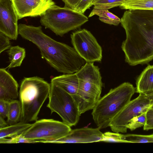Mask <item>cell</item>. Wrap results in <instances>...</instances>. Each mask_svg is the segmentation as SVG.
<instances>
[{
    "label": "cell",
    "instance_id": "obj_13",
    "mask_svg": "<svg viewBox=\"0 0 153 153\" xmlns=\"http://www.w3.org/2000/svg\"><path fill=\"white\" fill-rule=\"evenodd\" d=\"M98 128H83L72 130L65 136L50 141L51 143H87L102 141L103 134Z\"/></svg>",
    "mask_w": 153,
    "mask_h": 153
},
{
    "label": "cell",
    "instance_id": "obj_6",
    "mask_svg": "<svg viewBox=\"0 0 153 153\" xmlns=\"http://www.w3.org/2000/svg\"><path fill=\"white\" fill-rule=\"evenodd\" d=\"M88 21V18L83 13L56 4L46 11L41 16L40 21L46 28L61 36L79 28Z\"/></svg>",
    "mask_w": 153,
    "mask_h": 153
},
{
    "label": "cell",
    "instance_id": "obj_17",
    "mask_svg": "<svg viewBox=\"0 0 153 153\" xmlns=\"http://www.w3.org/2000/svg\"><path fill=\"white\" fill-rule=\"evenodd\" d=\"M9 64L6 68L8 69L20 66L26 56L25 49L18 45L11 46L7 51Z\"/></svg>",
    "mask_w": 153,
    "mask_h": 153
},
{
    "label": "cell",
    "instance_id": "obj_4",
    "mask_svg": "<svg viewBox=\"0 0 153 153\" xmlns=\"http://www.w3.org/2000/svg\"><path fill=\"white\" fill-rule=\"evenodd\" d=\"M51 85L37 76L25 77L19 90L22 113L19 122L36 121L43 103L49 94Z\"/></svg>",
    "mask_w": 153,
    "mask_h": 153
},
{
    "label": "cell",
    "instance_id": "obj_8",
    "mask_svg": "<svg viewBox=\"0 0 153 153\" xmlns=\"http://www.w3.org/2000/svg\"><path fill=\"white\" fill-rule=\"evenodd\" d=\"M71 130V127L63 122L42 119L35 121L22 135L27 139L36 140L37 143H48L65 136Z\"/></svg>",
    "mask_w": 153,
    "mask_h": 153
},
{
    "label": "cell",
    "instance_id": "obj_32",
    "mask_svg": "<svg viewBox=\"0 0 153 153\" xmlns=\"http://www.w3.org/2000/svg\"><path fill=\"white\" fill-rule=\"evenodd\" d=\"M151 101V104H153V92L147 95Z\"/></svg>",
    "mask_w": 153,
    "mask_h": 153
},
{
    "label": "cell",
    "instance_id": "obj_26",
    "mask_svg": "<svg viewBox=\"0 0 153 153\" xmlns=\"http://www.w3.org/2000/svg\"><path fill=\"white\" fill-rule=\"evenodd\" d=\"M143 128L145 130L153 129V104L146 111V122Z\"/></svg>",
    "mask_w": 153,
    "mask_h": 153
},
{
    "label": "cell",
    "instance_id": "obj_5",
    "mask_svg": "<svg viewBox=\"0 0 153 153\" xmlns=\"http://www.w3.org/2000/svg\"><path fill=\"white\" fill-rule=\"evenodd\" d=\"M98 66L86 62L76 73L78 79L77 91L73 96L80 115L94 108L100 98L103 83Z\"/></svg>",
    "mask_w": 153,
    "mask_h": 153
},
{
    "label": "cell",
    "instance_id": "obj_14",
    "mask_svg": "<svg viewBox=\"0 0 153 153\" xmlns=\"http://www.w3.org/2000/svg\"><path fill=\"white\" fill-rule=\"evenodd\" d=\"M19 84L5 68L0 69V99L10 101L18 97Z\"/></svg>",
    "mask_w": 153,
    "mask_h": 153
},
{
    "label": "cell",
    "instance_id": "obj_7",
    "mask_svg": "<svg viewBox=\"0 0 153 153\" xmlns=\"http://www.w3.org/2000/svg\"><path fill=\"white\" fill-rule=\"evenodd\" d=\"M51 85L47 107L51 114L57 113L62 122L70 127L76 125L81 115L73 96L55 84Z\"/></svg>",
    "mask_w": 153,
    "mask_h": 153
},
{
    "label": "cell",
    "instance_id": "obj_25",
    "mask_svg": "<svg viewBox=\"0 0 153 153\" xmlns=\"http://www.w3.org/2000/svg\"><path fill=\"white\" fill-rule=\"evenodd\" d=\"M37 143L36 140H32L25 138L22 134L10 139H0V143Z\"/></svg>",
    "mask_w": 153,
    "mask_h": 153
},
{
    "label": "cell",
    "instance_id": "obj_3",
    "mask_svg": "<svg viewBox=\"0 0 153 153\" xmlns=\"http://www.w3.org/2000/svg\"><path fill=\"white\" fill-rule=\"evenodd\" d=\"M136 88L125 82L111 89L101 98L93 109V119L100 129L109 126L113 118L130 102Z\"/></svg>",
    "mask_w": 153,
    "mask_h": 153
},
{
    "label": "cell",
    "instance_id": "obj_9",
    "mask_svg": "<svg viewBox=\"0 0 153 153\" xmlns=\"http://www.w3.org/2000/svg\"><path fill=\"white\" fill-rule=\"evenodd\" d=\"M71 37L74 48L86 62L101 61L102 48L90 31L79 30L73 33Z\"/></svg>",
    "mask_w": 153,
    "mask_h": 153
},
{
    "label": "cell",
    "instance_id": "obj_2",
    "mask_svg": "<svg viewBox=\"0 0 153 153\" xmlns=\"http://www.w3.org/2000/svg\"><path fill=\"white\" fill-rule=\"evenodd\" d=\"M18 33L23 39L35 44L42 57L59 72L76 73L86 62L74 48L53 39L43 32L41 26L20 24Z\"/></svg>",
    "mask_w": 153,
    "mask_h": 153
},
{
    "label": "cell",
    "instance_id": "obj_15",
    "mask_svg": "<svg viewBox=\"0 0 153 153\" xmlns=\"http://www.w3.org/2000/svg\"><path fill=\"white\" fill-rule=\"evenodd\" d=\"M52 83L59 87L73 96L77 91L79 82L76 73L64 74L52 78Z\"/></svg>",
    "mask_w": 153,
    "mask_h": 153
},
{
    "label": "cell",
    "instance_id": "obj_23",
    "mask_svg": "<svg viewBox=\"0 0 153 153\" xmlns=\"http://www.w3.org/2000/svg\"><path fill=\"white\" fill-rule=\"evenodd\" d=\"M125 0H93L94 8L103 10L119 6Z\"/></svg>",
    "mask_w": 153,
    "mask_h": 153
},
{
    "label": "cell",
    "instance_id": "obj_10",
    "mask_svg": "<svg viewBox=\"0 0 153 153\" xmlns=\"http://www.w3.org/2000/svg\"><path fill=\"white\" fill-rule=\"evenodd\" d=\"M151 105V101L147 95L139 94L113 118L109 126L115 132L126 133L129 121L134 117L146 112Z\"/></svg>",
    "mask_w": 153,
    "mask_h": 153
},
{
    "label": "cell",
    "instance_id": "obj_21",
    "mask_svg": "<svg viewBox=\"0 0 153 153\" xmlns=\"http://www.w3.org/2000/svg\"><path fill=\"white\" fill-rule=\"evenodd\" d=\"M97 15L102 22L115 26L120 23L121 19L108 10H100L94 8L88 16L89 17Z\"/></svg>",
    "mask_w": 153,
    "mask_h": 153
},
{
    "label": "cell",
    "instance_id": "obj_18",
    "mask_svg": "<svg viewBox=\"0 0 153 153\" xmlns=\"http://www.w3.org/2000/svg\"><path fill=\"white\" fill-rule=\"evenodd\" d=\"M29 123L19 122L0 128V139L11 138L21 134L26 131L32 125Z\"/></svg>",
    "mask_w": 153,
    "mask_h": 153
},
{
    "label": "cell",
    "instance_id": "obj_29",
    "mask_svg": "<svg viewBox=\"0 0 153 153\" xmlns=\"http://www.w3.org/2000/svg\"><path fill=\"white\" fill-rule=\"evenodd\" d=\"M10 101L0 99V117L5 119L7 118Z\"/></svg>",
    "mask_w": 153,
    "mask_h": 153
},
{
    "label": "cell",
    "instance_id": "obj_16",
    "mask_svg": "<svg viewBox=\"0 0 153 153\" xmlns=\"http://www.w3.org/2000/svg\"><path fill=\"white\" fill-rule=\"evenodd\" d=\"M136 92L148 94L153 92V65H149L137 78Z\"/></svg>",
    "mask_w": 153,
    "mask_h": 153
},
{
    "label": "cell",
    "instance_id": "obj_27",
    "mask_svg": "<svg viewBox=\"0 0 153 153\" xmlns=\"http://www.w3.org/2000/svg\"><path fill=\"white\" fill-rule=\"evenodd\" d=\"M93 0H80L74 7V10L82 13H84L85 11L92 5Z\"/></svg>",
    "mask_w": 153,
    "mask_h": 153
},
{
    "label": "cell",
    "instance_id": "obj_22",
    "mask_svg": "<svg viewBox=\"0 0 153 153\" xmlns=\"http://www.w3.org/2000/svg\"><path fill=\"white\" fill-rule=\"evenodd\" d=\"M123 143H147L153 142V134L149 135L136 134H122Z\"/></svg>",
    "mask_w": 153,
    "mask_h": 153
},
{
    "label": "cell",
    "instance_id": "obj_11",
    "mask_svg": "<svg viewBox=\"0 0 153 153\" xmlns=\"http://www.w3.org/2000/svg\"><path fill=\"white\" fill-rule=\"evenodd\" d=\"M17 13L12 0H0V32L10 39L19 34Z\"/></svg>",
    "mask_w": 153,
    "mask_h": 153
},
{
    "label": "cell",
    "instance_id": "obj_31",
    "mask_svg": "<svg viewBox=\"0 0 153 153\" xmlns=\"http://www.w3.org/2000/svg\"><path fill=\"white\" fill-rule=\"evenodd\" d=\"M4 119L0 117V128L5 127L9 126L7 122H6Z\"/></svg>",
    "mask_w": 153,
    "mask_h": 153
},
{
    "label": "cell",
    "instance_id": "obj_12",
    "mask_svg": "<svg viewBox=\"0 0 153 153\" xmlns=\"http://www.w3.org/2000/svg\"><path fill=\"white\" fill-rule=\"evenodd\" d=\"M18 19L26 17L41 16L55 4L53 0H12Z\"/></svg>",
    "mask_w": 153,
    "mask_h": 153
},
{
    "label": "cell",
    "instance_id": "obj_20",
    "mask_svg": "<svg viewBox=\"0 0 153 153\" xmlns=\"http://www.w3.org/2000/svg\"><path fill=\"white\" fill-rule=\"evenodd\" d=\"M21 113L22 106L20 101L16 100L10 101L7 117V122L8 125L19 122Z\"/></svg>",
    "mask_w": 153,
    "mask_h": 153
},
{
    "label": "cell",
    "instance_id": "obj_1",
    "mask_svg": "<svg viewBox=\"0 0 153 153\" xmlns=\"http://www.w3.org/2000/svg\"><path fill=\"white\" fill-rule=\"evenodd\" d=\"M120 23L126 35L121 48L131 66L147 64L153 59V10H127Z\"/></svg>",
    "mask_w": 153,
    "mask_h": 153
},
{
    "label": "cell",
    "instance_id": "obj_28",
    "mask_svg": "<svg viewBox=\"0 0 153 153\" xmlns=\"http://www.w3.org/2000/svg\"><path fill=\"white\" fill-rule=\"evenodd\" d=\"M10 39L7 36L0 32V53L9 49L11 47Z\"/></svg>",
    "mask_w": 153,
    "mask_h": 153
},
{
    "label": "cell",
    "instance_id": "obj_24",
    "mask_svg": "<svg viewBox=\"0 0 153 153\" xmlns=\"http://www.w3.org/2000/svg\"><path fill=\"white\" fill-rule=\"evenodd\" d=\"M146 122V112L133 117L127 125L128 128L131 131L143 126Z\"/></svg>",
    "mask_w": 153,
    "mask_h": 153
},
{
    "label": "cell",
    "instance_id": "obj_19",
    "mask_svg": "<svg viewBox=\"0 0 153 153\" xmlns=\"http://www.w3.org/2000/svg\"><path fill=\"white\" fill-rule=\"evenodd\" d=\"M119 7L126 10H153V0H125Z\"/></svg>",
    "mask_w": 153,
    "mask_h": 153
},
{
    "label": "cell",
    "instance_id": "obj_30",
    "mask_svg": "<svg viewBox=\"0 0 153 153\" xmlns=\"http://www.w3.org/2000/svg\"><path fill=\"white\" fill-rule=\"evenodd\" d=\"M65 3V7L73 9L80 0H62Z\"/></svg>",
    "mask_w": 153,
    "mask_h": 153
}]
</instances>
